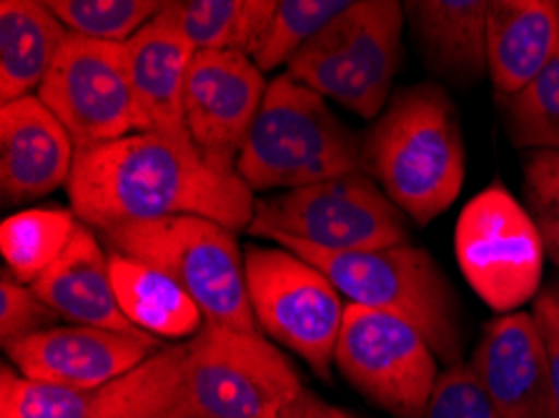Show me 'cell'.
Returning <instances> with one entry per match:
<instances>
[{"label":"cell","instance_id":"cell-31","mask_svg":"<svg viewBox=\"0 0 559 418\" xmlns=\"http://www.w3.org/2000/svg\"><path fill=\"white\" fill-rule=\"evenodd\" d=\"M425 418H502L479 386L469 363H454L439 373Z\"/></svg>","mask_w":559,"mask_h":418},{"label":"cell","instance_id":"cell-5","mask_svg":"<svg viewBox=\"0 0 559 418\" xmlns=\"http://www.w3.org/2000/svg\"><path fill=\"white\" fill-rule=\"evenodd\" d=\"M108 251L174 278L214 326L259 334L247 291V263L231 228L201 216H168L96 230Z\"/></svg>","mask_w":559,"mask_h":418},{"label":"cell","instance_id":"cell-27","mask_svg":"<svg viewBox=\"0 0 559 418\" xmlns=\"http://www.w3.org/2000/svg\"><path fill=\"white\" fill-rule=\"evenodd\" d=\"M46 5L75 36L106 43H129L166 8L158 0H46Z\"/></svg>","mask_w":559,"mask_h":418},{"label":"cell","instance_id":"cell-12","mask_svg":"<svg viewBox=\"0 0 559 418\" xmlns=\"http://www.w3.org/2000/svg\"><path fill=\"white\" fill-rule=\"evenodd\" d=\"M334 363L361 396L394 418H425L442 373L417 329L357 303H346Z\"/></svg>","mask_w":559,"mask_h":418},{"label":"cell","instance_id":"cell-21","mask_svg":"<svg viewBox=\"0 0 559 418\" xmlns=\"http://www.w3.org/2000/svg\"><path fill=\"white\" fill-rule=\"evenodd\" d=\"M404 19L431 73L472 85L487 73V0H409Z\"/></svg>","mask_w":559,"mask_h":418},{"label":"cell","instance_id":"cell-15","mask_svg":"<svg viewBox=\"0 0 559 418\" xmlns=\"http://www.w3.org/2000/svg\"><path fill=\"white\" fill-rule=\"evenodd\" d=\"M148 334H118L93 326H56L8 346L15 371L25 379L66 389H98L141 366L158 351Z\"/></svg>","mask_w":559,"mask_h":418},{"label":"cell","instance_id":"cell-11","mask_svg":"<svg viewBox=\"0 0 559 418\" xmlns=\"http://www.w3.org/2000/svg\"><path fill=\"white\" fill-rule=\"evenodd\" d=\"M0 418H191L186 344L160 346L126 377L98 389H66L0 371Z\"/></svg>","mask_w":559,"mask_h":418},{"label":"cell","instance_id":"cell-3","mask_svg":"<svg viewBox=\"0 0 559 418\" xmlns=\"http://www.w3.org/2000/svg\"><path fill=\"white\" fill-rule=\"evenodd\" d=\"M271 241L317 266L349 303L396 315L417 329L444 366L462 363L460 298L425 249L402 243L371 251H321L286 236Z\"/></svg>","mask_w":559,"mask_h":418},{"label":"cell","instance_id":"cell-22","mask_svg":"<svg viewBox=\"0 0 559 418\" xmlns=\"http://www.w3.org/2000/svg\"><path fill=\"white\" fill-rule=\"evenodd\" d=\"M71 31L46 3H0V104L36 96Z\"/></svg>","mask_w":559,"mask_h":418},{"label":"cell","instance_id":"cell-9","mask_svg":"<svg viewBox=\"0 0 559 418\" xmlns=\"http://www.w3.org/2000/svg\"><path fill=\"white\" fill-rule=\"evenodd\" d=\"M454 251L472 291L497 315L539 296L545 243L527 206L499 178L462 208Z\"/></svg>","mask_w":559,"mask_h":418},{"label":"cell","instance_id":"cell-17","mask_svg":"<svg viewBox=\"0 0 559 418\" xmlns=\"http://www.w3.org/2000/svg\"><path fill=\"white\" fill-rule=\"evenodd\" d=\"M71 133L38 96L0 106V189L11 206L63 189L71 181Z\"/></svg>","mask_w":559,"mask_h":418},{"label":"cell","instance_id":"cell-26","mask_svg":"<svg viewBox=\"0 0 559 418\" xmlns=\"http://www.w3.org/2000/svg\"><path fill=\"white\" fill-rule=\"evenodd\" d=\"M352 0H276L274 21L251 58L261 73L289 65L296 53L349 8Z\"/></svg>","mask_w":559,"mask_h":418},{"label":"cell","instance_id":"cell-14","mask_svg":"<svg viewBox=\"0 0 559 418\" xmlns=\"http://www.w3.org/2000/svg\"><path fill=\"white\" fill-rule=\"evenodd\" d=\"M264 73L241 50H199L186 79V131L201 151L236 164L266 96Z\"/></svg>","mask_w":559,"mask_h":418},{"label":"cell","instance_id":"cell-1","mask_svg":"<svg viewBox=\"0 0 559 418\" xmlns=\"http://www.w3.org/2000/svg\"><path fill=\"white\" fill-rule=\"evenodd\" d=\"M66 191L71 211L93 230L201 216L239 234L249 230L257 203L231 160L160 133L75 151Z\"/></svg>","mask_w":559,"mask_h":418},{"label":"cell","instance_id":"cell-28","mask_svg":"<svg viewBox=\"0 0 559 418\" xmlns=\"http://www.w3.org/2000/svg\"><path fill=\"white\" fill-rule=\"evenodd\" d=\"M176 19L199 50H236L247 0H179Z\"/></svg>","mask_w":559,"mask_h":418},{"label":"cell","instance_id":"cell-32","mask_svg":"<svg viewBox=\"0 0 559 418\" xmlns=\"http://www.w3.org/2000/svg\"><path fill=\"white\" fill-rule=\"evenodd\" d=\"M535 315L542 341H545V351L549 361V373H552V389H555V404H557V418H559V288H545L535 298Z\"/></svg>","mask_w":559,"mask_h":418},{"label":"cell","instance_id":"cell-20","mask_svg":"<svg viewBox=\"0 0 559 418\" xmlns=\"http://www.w3.org/2000/svg\"><path fill=\"white\" fill-rule=\"evenodd\" d=\"M559 53V3L489 0L487 73L499 96H514Z\"/></svg>","mask_w":559,"mask_h":418},{"label":"cell","instance_id":"cell-18","mask_svg":"<svg viewBox=\"0 0 559 418\" xmlns=\"http://www.w3.org/2000/svg\"><path fill=\"white\" fill-rule=\"evenodd\" d=\"M141 133L189 139L183 114L186 79L197 48L186 38L174 3H166L154 21L126 43Z\"/></svg>","mask_w":559,"mask_h":418},{"label":"cell","instance_id":"cell-19","mask_svg":"<svg viewBox=\"0 0 559 418\" xmlns=\"http://www.w3.org/2000/svg\"><path fill=\"white\" fill-rule=\"evenodd\" d=\"M31 288L73 326L143 334L118 306L106 246L96 230L83 220L75 226L61 259Z\"/></svg>","mask_w":559,"mask_h":418},{"label":"cell","instance_id":"cell-33","mask_svg":"<svg viewBox=\"0 0 559 418\" xmlns=\"http://www.w3.org/2000/svg\"><path fill=\"white\" fill-rule=\"evenodd\" d=\"M284 418H361V416L346 411V408L326 404L324 398H319L307 389L299 398L294 401V406L286 411Z\"/></svg>","mask_w":559,"mask_h":418},{"label":"cell","instance_id":"cell-7","mask_svg":"<svg viewBox=\"0 0 559 418\" xmlns=\"http://www.w3.org/2000/svg\"><path fill=\"white\" fill-rule=\"evenodd\" d=\"M186 391L191 418H284L307 389L261 334L203 323L186 344Z\"/></svg>","mask_w":559,"mask_h":418},{"label":"cell","instance_id":"cell-2","mask_svg":"<svg viewBox=\"0 0 559 418\" xmlns=\"http://www.w3.org/2000/svg\"><path fill=\"white\" fill-rule=\"evenodd\" d=\"M361 170L417 226H427L462 193L467 153L460 114L437 83L392 93L361 139Z\"/></svg>","mask_w":559,"mask_h":418},{"label":"cell","instance_id":"cell-24","mask_svg":"<svg viewBox=\"0 0 559 418\" xmlns=\"http://www.w3.org/2000/svg\"><path fill=\"white\" fill-rule=\"evenodd\" d=\"M79 216L71 208H28L13 213L0 228V249L8 271L25 286H33L61 259Z\"/></svg>","mask_w":559,"mask_h":418},{"label":"cell","instance_id":"cell-13","mask_svg":"<svg viewBox=\"0 0 559 418\" xmlns=\"http://www.w3.org/2000/svg\"><path fill=\"white\" fill-rule=\"evenodd\" d=\"M36 96L71 133L75 151L141 133L126 43L71 33Z\"/></svg>","mask_w":559,"mask_h":418},{"label":"cell","instance_id":"cell-10","mask_svg":"<svg viewBox=\"0 0 559 418\" xmlns=\"http://www.w3.org/2000/svg\"><path fill=\"white\" fill-rule=\"evenodd\" d=\"M247 291L259 331L292 348L319 379L332 377L346 303L336 286L301 255L249 246Z\"/></svg>","mask_w":559,"mask_h":418},{"label":"cell","instance_id":"cell-16","mask_svg":"<svg viewBox=\"0 0 559 418\" xmlns=\"http://www.w3.org/2000/svg\"><path fill=\"white\" fill-rule=\"evenodd\" d=\"M469 369L502 418H557L545 341L532 313L514 311L489 321Z\"/></svg>","mask_w":559,"mask_h":418},{"label":"cell","instance_id":"cell-8","mask_svg":"<svg viewBox=\"0 0 559 418\" xmlns=\"http://www.w3.org/2000/svg\"><path fill=\"white\" fill-rule=\"evenodd\" d=\"M249 234L286 236L321 251L386 249L409 238L404 213L364 170L257 199Z\"/></svg>","mask_w":559,"mask_h":418},{"label":"cell","instance_id":"cell-4","mask_svg":"<svg viewBox=\"0 0 559 418\" xmlns=\"http://www.w3.org/2000/svg\"><path fill=\"white\" fill-rule=\"evenodd\" d=\"M236 170L253 193L304 189L361 170V139L326 98L282 73L269 83Z\"/></svg>","mask_w":559,"mask_h":418},{"label":"cell","instance_id":"cell-25","mask_svg":"<svg viewBox=\"0 0 559 418\" xmlns=\"http://www.w3.org/2000/svg\"><path fill=\"white\" fill-rule=\"evenodd\" d=\"M497 100L516 148L559 153V53L522 91Z\"/></svg>","mask_w":559,"mask_h":418},{"label":"cell","instance_id":"cell-29","mask_svg":"<svg viewBox=\"0 0 559 418\" xmlns=\"http://www.w3.org/2000/svg\"><path fill=\"white\" fill-rule=\"evenodd\" d=\"M524 201L545 243V253L559 266V153L527 151L524 156Z\"/></svg>","mask_w":559,"mask_h":418},{"label":"cell","instance_id":"cell-6","mask_svg":"<svg viewBox=\"0 0 559 418\" xmlns=\"http://www.w3.org/2000/svg\"><path fill=\"white\" fill-rule=\"evenodd\" d=\"M404 5L357 0L311 38L286 73L361 118H379L402 65Z\"/></svg>","mask_w":559,"mask_h":418},{"label":"cell","instance_id":"cell-23","mask_svg":"<svg viewBox=\"0 0 559 418\" xmlns=\"http://www.w3.org/2000/svg\"><path fill=\"white\" fill-rule=\"evenodd\" d=\"M108 268L118 306L143 334L154 338H193L206 323L197 301L158 268L118 251H108Z\"/></svg>","mask_w":559,"mask_h":418},{"label":"cell","instance_id":"cell-30","mask_svg":"<svg viewBox=\"0 0 559 418\" xmlns=\"http://www.w3.org/2000/svg\"><path fill=\"white\" fill-rule=\"evenodd\" d=\"M58 315L31 286L21 284L11 271L0 273V344L3 348L56 329Z\"/></svg>","mask_w":559,"mask_h":418}]
</instances>
